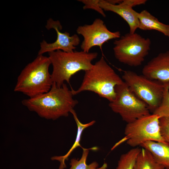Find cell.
<instances>
[{
	"label": "cell",
	"instance_id": "obj_8",
	"mask_svg": "<svg viewBox=\"0 0 169 169\" xmlns=\"http://www.w3.org/2000/svg\"><path fill=\"white\" fill-rule=\"evenodd\" d=\"M116 96L109 106L127 123L150 114L147 104L138 98L125 83L115 87Z\"/></svg>",
	"mask_w": 169,
	"mask_h": 169
},
{
	"label": "cell",
	"instance_id": "obj_2",
	"mask_svg": "<svg viewBox=\"0 0 169 169\" xmlns=\"http://www.w3.org/2000/svg\"><path fill=\"white\" fill-rule=\"evenodd\" d=\"M124 83L102 56L90 69L85 71L79 87L76 90H71L73 95L84 91H92L111 102L115 98V87Z\"/></svg>",
	"mask_w": 169,
	"mask_h": 169
},
{
	"label": "cell",
	"instance_id": "obj_18",
	"mask_svg": "<svg viewBox=\"0 0 169 169\" xmlns=\"http://www.w3.org/2000/svg\"><path fill=\"white\" fill-rule=\"evenodd\" d=\"M141 149L134 148L122 155L116 169H134L137 157Z\"/></svg>",
	"mask_w": 169,
	"mask_h": 169
},
{
	"label": "cell",
	"instance_id": "obj_13",
	"mask_svg": "<svg viewBox=\"0 0 169 169\" xmlns=\"http://www.w3.org/2000/svg\"><path fill=\"white\" fill-rule=\"evenodd\" d=\"M141 146L148 150L157 162L165 168L169 169V144L149 141L143 143Z\"/></svg>",
	"mask_w": 169,
	"mask_h": 169
},
{
	"label": "cell",
	"instance_id": "obj_16",
	"mask_svg": "<svg viewBox=\"0 0 169 169\" xmlns=\"http://www.w3.org/2000/svg\"><path fill=\"white\" fill-rule=\"evenodd\" d=\"M163 166L157 162L151 153L142 148L136 160L134 169H165Z\"/></svg>",
	"mask_w": 169,
	"mask_h": 169
},
{
	"label": "cell",
	"instance_id": "obj_14",
	"mask_svg": "<svg viewBox=\"0 0 169 169\" xmlns=\"http://www.w3.org/2000/svg\"><path fill=\"white\" fill-rule=\"evenodd\" d=\"M139 21L138 28L143 30H155L169 38V25L159 21L146 10L137 13Z\"/></svg>",
	"mask_w": 169,
	"mask_h": 169
},
{
	"label": "cell",
	"instance_id": "obj_20",
	"mask_svg": "<svg viewBox=\"0 0 169 169\" xmlns=\"http://www.w3.org/2000/svg\"><path fill=\"white\" fill-rule=\"evenodd\" d=\"M79 2L83 3L84 5V9H91L94 10L105 17L106 15L104 11L99 6L100 0H79Z\"/></svg>",
	"mask_w": 169,
	"mask_h": 169
},
{
	"label": "cell",
	"instance_id": "obj_12",
	"mask_svg": "<svg viewBox=\"0 0 169 169\" xmlns=\"http://www.w3.org/2000/svg\"><path fill=\"white\" fill-rule=\"evenodd\" d=\"M99 6L104 11L112 12L121 17L128 24L129 33H135L138 28L139 21L137 15V12L126 4L124 0L117 5L111 4L106 0H101L99 2Z\"/></svg>",
	"mask_w": 169,
	"mask_h": 169
},
{
	"label": "cell",
	"instance_id": "obj_19",
	"mask_svg": "<svg viewBox=\"0 0 169 169\" xmlns=\"http://www.w3.org/2000/svg\"><path fill=\"white\" fill-rule=\"evenodd\" d=\"M164 83V88L161 102L153 113L158 115L160 118L169 117V82Z\"/></svg>",
	"mask_w": 169,
	"mask_h": 169
},
{
	"label": "cell",
	"instance_id": "obj_23",
	"mask_svg": "<svg viewBox=\"0 0 169 169\" xmlns=\"http://www.w3.org/2000/svg\"><path fill=\"white\" fill-rule=\"evenodd\" d=\"M106 1L108 3L113 5H117L121 3L122 0H107Z\"/></svg>",
	"mask_w": 169,
	"mask_h": 169
},
{
	"label": "cell",
	"instance_id": "obj_11",
	"mask_svg": "<svg viewBox=\"0 0 169 169\" xmlns=\"http://www.w3.org/2000/svg\"><path fill=\"white\" fill-rule=\"evenodd\" d=\"M142 72L150 79L169 82V51L160 53L151 59L144 66Z\"/></svg>",
	"mask_w": 169,
	"mask_h": 169
},
{
	"label": "cell",
	"instance_id": "obj_15",
	"mask_svg": "<svg viewBox=\"0 0 169 169\" xmlns=\"http://www.w3.org/2000/svg\"><path fill=\"white\" fill-rule=\"evenodd\" d=\"M70 113L73 115L77 126V134L74 143L65 155L62 156H54L51 158L52 160H57L60 162L59 169H64L66 167L65 161L67 160L68 157L75 148L78 146H80L82 149L83 148L80 144L81 137L83 131L85 128L93 125L95 122V121L93 120L86 124H83L78 119L77 114L74 109L71 110Z\"/></svg>",
	"mask_w": 169,
	"mask_h": 169
},
{
	"label": "cell",
	"instance_id": "obj_17",
	"mask_svg": "<svg viewBox=\"0 0 169 169\" xmlns=\"http://www.w3.org/2000/svg\"><path fill=\"white\" fill-rule=\"evenodd\" d=\"M83 151L81 158L79 160L73 158L70 160L69 169H106L107 165L104 163L103 165L98 168L99 164L96 161H94L89 165L86 163L87 157L90 150H96V147H92L87 149L83 148Z\"/></svg>",
	"mask_w": 169,
	"mask_h": 169
},
{
	"label": "cell",
	"instance_id": "obj_5",
	"mask_svg": "<svg viewBox=\"0 0 169 169\" xmlns=\"http://www.w3.org/2000/svg\"><path fill=\"white\" fill-rule=\"evenodd\" d=\"M151 41L139 34L130 33L115 40L113 50L120 62L131 67L141 65L150 49Z\"/></svg>",
	"mask_w": 169,
	"mask_h": 169
},
{
	"label": "cell",
	"instance_id": "obj_3",
	"mask_svg": "<svg viewBox=\"0 0 169 169\" xmlns=\"http://www.w3.org/2000/svg\"><path fill=\"white\" fill-rule=\"evenodd\" d=\"M49 58L38 55L22 70L17 78L14 90L32 98L48 92L53 82L49 68Z\"/></svg>",
	"mask_w": 169,
	"mask_h": 169
},
{
	"label": "cell",
	"instance_id": "obj_22",
	"mask_svg": "<svg viewBox=\"0 0 169 169\" xmlns=\"http://www.w3.org/2000/svg\"><path fill=\"white\" fill-rule=\"evenodd\" d=\"M125 3L133 8L137 5L145 4L146 0H124Z\"/></svg>",
	"mask_w": 169,
	"mask_h": 169
},
{
	"label": "cell",
	"instance_id": "obj_1",
	"mask_svg": "<svg viewBox=\"0 0 169 169\" xmlns=\"http://www.w3.org/2000/svg\"><path fill=\"white\" fill-rule=\"evenodd\" d=\"M71 90L64 84L58 87L53 83L48 92L35 97L23 99L22 104L29 110L40 117L55 120L62 116H67L78 103L74 99Z\"/></svg>",
	"mask_w": 169,
	"mask_h": 169
},
{
	"label": "cell",
	"instance_id": "obj_7",
	"mask_svg": "<svg viewBox=\"0 0 169 169\" xmlns=\"http://www.w3.org/2000/svg\"><path fill=\"white\" fill-rule=\"evenodd\" d=\"M122 79L131 91L153 111L160 105L163 96L164 84L130 71H124Z\"/></svg>",
	"mask_w": 169,
	"mask_h": 169
},
{
	"label": "cell",
	"instance_id": "obj_10",
	"mask_svg": "<svg viewBox=\"0 0 169 169\" xmlns=\"http://www.w3.org/2000/svg\"><path fill=\"white\" fill-rule=\"evenodd\" d=\"M46 28L48 29L54 28L57 34V38L55 42L51 43H48L44 40L40 44V49L38 55L58 50L65 52H72L80 43V38L77 34L70 36L67 32L62 33L60 31L62 26L59 21L49 19L47 21Z\"/></svg>",
	"mask_w": 169,
	"mask_h": 169
},
{
	"label": "cell",
	"instance_id": "obj_21",
	"mask_svg": "<svg viewBox=\"0 0 169 169\" xmlns=\"http://www.w3.org/2000/svg\"><path fill=\"white\" fill-rule=\"evenodd\" d=\"M160 125L161 135L166 142L169 144V117L160 118Z\"/></svg>",
	"mask_w": 169,
	"mask_h": 169
},
{
	"label": "cell",
	"instance_id": "obj_4",
	"mask_svg": "<svg viewBox=\"0 0 169 169\" xmlns=\"http://www.w3.org/2000/svg\"><path fill=\"white\" fill-rule=\"evenodd\" d=\"M48 54L53 66L52 82L59 87L64 81L69 84L71 77L76 73L90 69L93 65L92 61L98 55L97 52L82 50L68 52L60 50L49 52Z\"/></svg>",
	"mask_w": 169,
	"mask_h": 169
},
{
	"label": "cell",
	"instance_id": "obj_6",
	"mask_svg": "<svg viewBox=\"0 0 169 169\" xmlns=\"http://www.w3.org/2000/svg\"><path fill=\"white\" fill-rule=\"evenodd\" d=\"M160 119L156 115L149 114L127 123L125 130V136L112 149L125 141L129 146L134 148L149 141L168 144L161 135Z\"/></svg>",
	"mask_w": 169,
	"mask_h": 169
},
{
	"label": "cell",
	"instance_id": "obj_9",
	"mask_svg": "<svg viewBox=\"0 0 169 169\" xmlns=\"http://www.w3.org/2000/svg\"><path fill=\"white\" fill-rule=\"evenodd\" d=\"M76 32L81 35L83 40L80 45L82 50L86 52L92 47L98 46L102 51L103 44L108 41L120 37V32H111L100 18H96L90 24L78 26Z\"/></svg>",
	"mask_w": 169,
	"mask_h": 169
}]
</instances>
